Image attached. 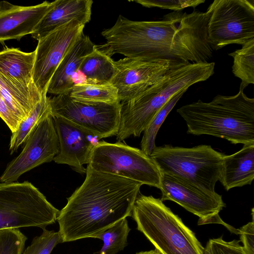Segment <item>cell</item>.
Wrapping results in <instances>:
<instances>
[{
  "instance_id": "obj_1",
  "label": "cell",
  "mask_w": 254,
  "mask_h": 254,
  "mask_svg": "<svg viewBox=\"0 0 254 254\" xmlns=\"http://www.w3.org/2000/svg\"><path fill=\"white\" fill-rule=\"evenodd\" d=\"M210 14L208 6L205 12H173L158 20L133 21L120 15L113 26L102 31L106 43L96 47L110 57L119 54L176 65L209 62L213 55L207 35Z\"/></svg>"
},
{
  "instance_id": "obj_2",
  "label": "cell",
  "mask_w": 254,
  "mask_h": 254,
  "mask_svg": "<svg viewBox=\"0 0 254 254\" xmlns=\"http://www.w3.org/2000/svg\"><path fill=\"white\" fill-rule=\"evenodd\" d=\"M143 184L96 171L87 165L82 184L67 198L57 221L61 242L93 238L120 220L131 216Z\"/></svg>"
},
{
  "instance_id": "obj_3",
  "label": "cell",
  "mask_w": 254,
  "mask_h": 254,
  "mask_svg": "<svg viewBox=\"0 0 254 254\" xmlns=\"http://www.w3.org/2000/svg\"><path fill=\"white\" fill-rule=\"evenodd\" d=\"M247 86L241 82L235 95H217L209 102L198 100L178 109L187 133L210 135L235 144L254 143V98L245 94Z\"/></svg>"
},
{
  "instance_id": "obj_4",
  "label": "cell",
  "mask_w": 254,
  "mask_h": 254,
  "mask_svg": "<svg viewBox=\"0 0 254 254\" xmlns=\"http://www.w3.org/2000/svg\"><path fill=\"white\" fill-rule=\"evenodd\" d=\"M214 62L190 63L172 66L157 82L130 100L120 102L116 139L139 136L151 120L173 97L214 73Z\"/></svg>"
},
{
  "instance_id": "obj_5",
  "label": "cell",
  "mask_w": 254,
  "mask_h": 254,
  "mask_svg": "<svg viewBox=\"0 0 254 254\" xmlns=\"http://www.w3.org/2000/svg\"><path fill=\"white\" fill-rule=\"evenodd\" d=\"M131 216L161 254H204L195 234L161 198L138 195Z\"/></svg>"
},
{
  "instance_id": "obj_6",
  "label": "cell",
  "mask_w": 254,
  "mask_h": 254,
  "mask_svg": "<svg viewBox=\"0 0 254 254\" xmlns=\"http://www.w3.org/2000/svg\"><path fill=\"white\" fill-rule=\"evenodd\" d=\"M225 155L210 145L191 148L155 146L150 155L161 174L182 180L201 190L215 193Z\"/></svg>"
},
{
  "instance_id": "obj_7",
  "label": "cell",
  "mask_w": 254,
  "mask_h": 254,
  "mask_svg": "<svg viewBox=\"0 0 254 254\" xmlns=\"http://www.w3.org/2000/svg\"><path fill=\"white\" fill-rule=\"evenodd\" d=\"M60 210L31 183L0 182V230L35 227L57 221Z\"/></svg>"
},
{
  "instance_id": "obj_8",
  "label": "cell",
  "mask_w": 254,
  "mask_h": 254,
  "mask_svg": "<svg viewBox=\"0 0 254 254\" xmlns=\"http://www.w3.org/2000/svg\"><path fill=\"white\" fill-rule=\"evenodd\" d=\"M87 165L92 169L118 175L143 185L160 188L162 174L153 160L141 149L122 142L99 141Z\"/></svg>"
},
{
  "instance_id": "obj_9",
  "label": "cell",
  "mask_w": 254,
  "mask_h": 254,
  "mask_svg": "<svg viewBox=\"0 0 254 254\" xmlns=\"http://www.w3.org/2000/svg\"><path fill=\"white\" fill-rule=\"evenodd\" d=\"M209 7L207 35L213 50L254 38V0H215Z\"/></svg>"
},
{
  "instance_id": "obj_10",
  "label": "cell",
  "mask_w": 254,
  "mask_h": 254,
  "mask_svg": "<svg viewBox=\"0 0 254 254\" xmlns=\"http://www.w3.org/2000/svg\"><path fill=\"white\" fill-rule=\"evenodd\" d=\"M52 114L64 118L94 133L101 139L118 132L120 102L82 101L68 93L49 97Z\"/></svg>"
},
{
  "instance_id": "obj_11",
  "label": "cell",
  "mask_w": 254,
  "mask_h": 254,
  "mask_svg": "<svg viewBox=\"0 0 254 254\" xmlns=\"http://www.w3.org/2000/svg\"><path fill=\"white\" fill-rule=\"evenodd\" d=\"M84 26L73 19L38 41L33 80L42 96L47 95L54 73L69 49L83 33Z\"/></svg>"
},
{
  "instance_id": "obj_12",
  "label": "cell",
  "mask_w": 254,
  "mask_h": 254,
  "mask_svg": "<svg viewBox=\"0 0 254 254\" xmlns=\"http://www.w3.org/2000/svg\"><path fill=\"white\" fill-rule=\"evenodd\" d=\"M24 144L21 153L7 164L0 177V183L16 182L26 172L54 160L59 151V143L51 111Z\"/></svg>"
},
{
  "instance_id": "obj_13",
  "label": "cell",
  "mask_w": 254,
  "mask_h": 254,
  "mask_svg": "<svg viewBox=\"0 0 254 254\" xmlns=\"http://www.w3.org/2000/svg\"><path fill=\"white\" fill-rule=\"evenodd\" d=\"M162 201L171 200L199 217L198 225L209 223L223 224L231 232L236 229L224 223L219 213L226 206L221 195L201 190L182 180L162 174L161 187Z\"/></svg>"
},
{
  "instance_id": "obj_14",
  "label": "cell",
  "mask_w": 254,
  "mask_h": 254,
  "mask_svg": "<svg viewBox=\"0 0 254 254\" xmlns=\"http://www.w3.org/2000/svg\"><path fill=\"white\" fill-rule=\"evenodd\" d=\"M115 64L116 71L111 84L117 89L120 102L138 96L176 66L167 60L143 61L127 58L115 61Z\"/></svg>"
},
{
  "instance_id": "obj_15",
  "label": "cell",
  "mask_w": 254,
  "mask_h": 254,
  "mask_svg": "<svg viewBox=\"0 0 254 254\" xmlns=\"http://www.w3.org/2000/svg\"><path fill=\"white\" fill-rule=\"evenodd\" d=\"M53 116L59 143V153L53 161L67 164L80 174L86 173L83 165L88 164L92 150L100 139L69 120Z\"/></svg>"
},
{
  "instance_id": "obj_16",
  "label": "cell",
  "mask_w": 254,
  "mask_h": 254,
  "mask_svg": "<svg viewBox=\"0 0 254 254\" xmlns=\"http://www.w3.org/2000/svg\"><path fill=\"white\" fill-rule=\"evenodd\" d=\"M54 4L55 1H44L32 6H20L0 1V43L19 40L31 34Z\"/></svg>"
},
{
  "instance_id": "obj_17",
  "label": "cell",
  "mask_w": 254,
  "mask_h": 254,
  "mask_svg": "<svg viewBox=\"0 0 254 254\" xmlns=\"http://www.w3.org/2000/svg\"><path fill=\"white\" fill-rule=\"evenodd\" d=\"M92 0H56L33 32L32 37L39 40L68 23L77 19L85 25L91 20Z\"/></svg>"
},
{
  "instance_id": "obj_18",
  "label": "cell",
  "mask_w": 254,
  "mask_h": 254,
  "mask_svg": "<svg viewBox=\"0 0 254 254\" xmlns=\"http://www.w3.org/2000/svg\"><path fill=\"white\" fill-rule=\"evenodd\" d=\"M89 36L84 33L66 52L50 82L47 93L54 95L67 93L75 84L73 76L79 70L85 58L95 49Z\"/></svg>"
},
{
  "instance_id": "obj_19",
  "label": "cell",
  "mask_w": 254,
  "mask_h": 254,
  "mask_svg": "<svg viewBox=\"0 0 254 254\" xmlns=\"http://www.w3.org/2000/svg\"><path fill=\"white\" fill-rule=\"evenodd\" d=\"M254 178V143L243 145L238 152L224 155L219 180L226 190L251 185Z\"/></svg>"
},
{
  "instance_id": "obj_20",
  "label": "cell",
  "mask_w": 254,
  "mask_h": 254,
  "mask_svg": "<svg viewBox=\"0 0 254 254\" xmlns=\"http://www.w3.org/2000/svg\"><path fill=\"white\" fill-rule=\"evenodd\" d=\"M35 56V50L28 53L5 48L0 51V73L15 84L37 88L33 80Z\"/></svg>"
},
{
  "instance_id": "obj_21",
  "label": "cell",
  "mask_w": 254,
  "mask_h": 254,
  "mask_svg": "<svg viewBox=\"0 0 254 254\" xmlns=\"http://www.w3.org/2000/svg\"><path fill=\"white\" fill-rule=\"evenodd\" d=\"M0 93L12 111L23 121L31 114L43 97L37 88L15 84L0 73Z\"/></svg>"
},
{
  "instance_id": "obj_22",
  "label": "cell",
  "mask_w": 254,
  "mask_h": 254,
  "mask_svg": "<svg viewBox=\"0 0 254 254\" xmlns=\"http://www.w3.org/2000/svg\"><path fill=\"white\" fill-rule=\"evenodd\" d=\"M86 76L84 82L89 83L108 84L115 74V61L111 57L95 50L84 59L79 69Z\"/></svg>"
},
{
  "instance_id": "obj_23",
  "label": "cell",
  "mask_w": 254,
  "mask_h": 254,
  "mask_svg": "<svg viewBox=\"0 0 254 254\" xmlns=\"http://www.w3.org/2000/svg\"><path fill=\"white\" fill-rule=\"evenodd\" d=\"M77 100L114 103L120 102L117 89L111 83H76L68 93Z\"/></svg>"
},
{
  "instance_id": "obj_24",
  "label": "cell",
  "mask_w": 254,
  "mask_h": 254,
  "mask_svg": "<svg viewBox=\"0 0 254 254\" xmlns=\"http://www.w3.org/2000/svg\"><path fill=\"white\" fill-rule=\"evenodd\" d=\"M51 112L49 97L43 96L31 114L20 124L18 129L12 133L9 151L12 154L25 141L43 119Z\"/></svg>"
},
{
  "instance_id": "obj_25",
  "label": "cell",
  "mask_w": 254,
  "mask_h": 254,
  "mask_svg": "<svg viewBox=\"0 0 254 254\" xmlns=\"http://www.w3.org/2000/svg\"><path fill=\"white\" fill-rule=\"evenodd\" d=\"M233 59L232 72L247 86L254 84V38L243 45L240 49L229 53Z\"/></svg>"
},
{
  "instance_id": "obj_26",
  "label": "cell",
  "mask_w": 254,
  "mask_h": 254,
  "mask_svg": "<svg viewBox=\"0 0 254 254\" xmlns=\"http://www.w3.org/2000/svg\"><path fill=\"white\" fill-rule=\"evenodd\" d=\"M130 231L126 218H124L93 238L101 239L103 246L98 254H116L127 246V238Z\"/></svg>"
},
{
  "instance_id": "obj_27",
  "label": "cell",
  "mask_w": 254,
  "mask_h": 254,
  "mask_svg": "<svg viewBox=\"0 0 254 254\" xmlns=\"http://www.w3.org/2000/svg\"><path fill=\"white\" fill-rule=\"evenodd\" d=\"M186 91H183L171 98L154 116L143 131L140 147L146 155L150 156L155 147V139L160 127Z\"/></svg>"
},
{
  "instance_id": "obj_28",
  "label": "cell",
  "mask_w": 254,
  "mask_h": 254,
  "mask_svg": "<svg viewBox=\"0 0 254 254\" xmlns=\"http://www.w3.org/2000/svg\"><path fill=\"white\" fill-rule=\"evenodd\" d=\"M27 239L18 229L0 230V254H22Z\"/></svg>"
},
{
  "instance_id": "obj_29",
  "label": "cell",
  "mask_w": 254,
  "mask_h": 254,
  "mask_svg": "<svg viewBox=\"0 0 254 254\" xmlns=\"http://www.w3.org/2000/svg\"><path fill=\"white\" fill-rule=\"evenodd\" d=\"M61 243L58 232L44 229L40 236L33 238L22 254H51L54 248Z\"/></svg>"
},
{
  "instance_id": "obj_30",
  "label": "cell",
  "mask_w": 254,
  "mask_h": 254,
  "mask_svg": "<svg viewBox=\"0 0 254 254\" xmlns=\"http://www.w3.org/2000/svg\"><path fill=\"white\" fill-rule=\"evenodd\" d=\"M240 241L227 242L222 237L209 240L204 248V254H248L240 244Z\"/></svg>"
},
{
  "instance_id": "obj_31",
  "label": "cell",
  "mask_w": 254,
  "mask_h": 254,
  "mask_svg": "<svg viewBox=\"0 0 254 254\" xmlns=\"http://www.w3.org/2000/svg\"><path fill=\"white\" fill-rule=\"evenodd\" d=\"M148 8L157 7L179 11L188 7H195L205 0H132Z\"/></svg>"
},
{
  "instance_id": "obj_32",
  "label": "cell",
  "mask_w": 254,
  "mask_h": 254,
  "mask_svg": "<svg viewBox=\"0 0 254 254\" xmlns=\"http://www.w3.org/2000/svg\"><path fill=\"white\" fill-rule=\"evenodd\" d=\"M0 117L13 133L19 128L23 121L10 108L0 93Z\"/></svg>"
},
{
  "instance_id": "obj_33",
  "label": "cell",
  "mask_w": 254,
  "mask_h": 254,
  "mask_svg": "<svg viewBox=\"0 0 254 254\" xmlns=\"http://www.w3.org/2000/svg\"><path fill=\"white\" fill-rule=\"evenodd\" d=\"M252 221L239 229L240 241L243 243V247L248 254H254V212L252 210Z\"/></svg>"
},
{
  "instance_id": "obj_34",
  "label": "cell",
  "mask_w": 254,
  "mask_h": 254,
  "mask_svg": "<svg viewBox=\"0 0 254 254\" xmlns=\"http://www.w3.org/2000/svg\"><path fill=\"white\" fill-rule=\"evenodd\" d=\"M136 254H161L157 250H151L147 251H141Z\"/></svg>"
}]
</instances>
